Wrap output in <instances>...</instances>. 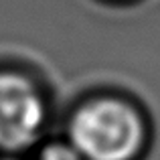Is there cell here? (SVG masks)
Listing matches in <instances>:
<instances>
[{"mask_svg":"<svg viewBox=\"0 0 160 160\" xmlns=\"http://www.w3.org/2000/svg\"><path fill=\"white\" fill-rule=\"evenodd\" d=\"M63 136L83 160H144L152 148V118L138 98L93 89L69 108Z\"/></svg>","mask_w":160,"mask_h":160,"instance_id":"obj_1","label":"cell"},{"mask_svg":"<svg viewBox=\"0 0 160 160\" xmlns=\"http://www.w3.org/2000/svg\"><path fill=\"white\" fill-rule=\"evenodd\" d=\"M53 95L32 67L0 63V156H28L49 136Z\"/></svg>","mask_w":160,"mask_h":160,"instance_id":"obj_2","label":"cell"},{"mask_svg":"<svg viewBox=\"0 0 160 160\" xmlns=\"http://www.w3.org/2000/svg\"><path fill=\"white\" fill-rule=\"evenodd\" d=\"M27 160H83V156L61 134V136H47L27 156Z\"/></svg>","mask_w":160,"mask_h":160,"instance_id":"obj_3","label":"cell"},{"mask_svg":"<svg viewBox=\"0 0 160 160\" xmlns=\"http://www.w3.org/2000/svg\"><path fill=\"white\" fill-rule=\"evenodd\" d=\"M0 160H27V156H0Z\"/></svg>","mask_w":160,"mask_h":160,"instance_id":"obj_4","label":"cell"},{"mask_svg":"<svg viewBox=\"0 0 160 160\" xmlns=\"http://www.w3.org/2000/svg\"><path fill=\"white\" fill-rule=\"evenodd\" d=\"M108 2H132V0H108Z\"/></svg>","mask_w":160,"mask_h":160,"instance_id":"obj_5","label":"cell"}]
</instances>
